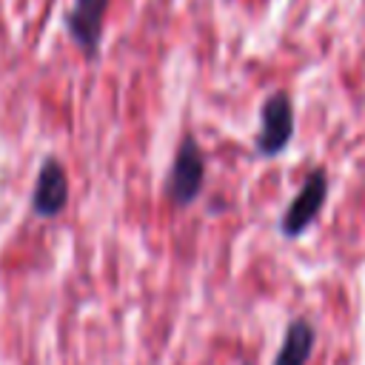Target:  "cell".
<instances>
[{
  "instance_id": "cell-1",
  "label": "cell",
  "mask_w": 365,
  "mask_h": 365,
  "mask_svg": "<svg viewBox=\"0 0 365 365\" xmlns=\"http://www.w3.org/2000/svg\"><path fill=\"white\" fill-rule=\"evenodd\" d=\"M202 182H205V157L200 151V143L191 134H185L177 145L165 194L174 205H191L202 194Z\"/></svg>"
},
{
  "instance_id": "cell-2",
  "label": "cell",
  "mask_w": 365,
  "mask_h": 365,
  "mask_svg": "<svg viewBox=\"0 0 365 365\" xmlns=\"http://www.w3.org/2000/svg\"><path fill=\"white\" fill-rule=\"evenodd\" d=\"M294 134V108L285 91H277L262 106V125L257 137V151L265 157L279 154Z\"/></svg>"
},
{
  "instance_id": "cell-3",
  "label": "cell",
  "mask_w": 365,
  "mask_h": 365,
  "mask_svg": "<svg viewBox=\"0 0 365 365\" xmlns=\"http://www.w3.org/2000/svg\"><path fill=\"white\" fill-rule=\"evenodd\" d=\"M106 9H108V0H74L66 14L68 37L86 57H94L100 48Z\"/></svg>"
},
{
  "instance_id": "cell-4",
  "label": "cell",
  "mask_w": 365,
  "mask_h": 365,
  "mask_svg": "<svg viewBox=\"0 0 365 365\" xmlns=\"http://www.w3.org/2000/svg\"><path fill=\"white\" fill-rule=\"evenodd\" d=\"M325 194H328L325 171L317 168V171L308 174V180L302 182L299 194L291 200L288 211L282 214V222H279L282 234H285V237H299V234L311 225V220L319 214V205L325 202Z\"/></svg>"
},
{
  "instance_id": "cell-5",
  "label": "cell",
  "mask_w": 365,
  "mask_h": 365,
  "mask_svg": "<svg viewBox=\"0 0 365 365\" xmlns=\"http://www.w3.org/2000/svg\"><path fill=\"white\" fill-rule=\"evenodd\" d=\"M68 202V180L63 165L54 157H46L37 180H34V191H31V211L43 220L57 217Z\"/></svg>"
},
{
  "instance_id": "cell-6",
  "label": "cell",
  "mask_w": 365,
  "mask_h": 365,
  "mask_svg": "<svg viewBox=\"0 0 365 365\" xmlns=\"http://www.w3.org/2000/svg\"><path fill=\"white\" fill-rule=\"evenodd\" d=\"M314 351V328L305 319H294L277 351L274 365H305Z\"/></svg>"
}]
</instances>
